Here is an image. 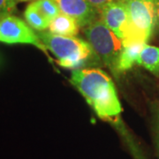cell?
<instances>
[{
	"instance_id": "3957f363",
	"label": "cell",
	"mask_w": 159,
	"mask_h": 159,
	"mask_svg": "<svg viewBox=\"0 0 159 159\" xmlns=\"http://www.w3.org/2000/svg\"><path fill=\"white\" fill-rule=\"evenodd\" d=\"M88 43L98 57L113 74H118V66L124 42L99 17L84 28Z\"/></svg>"
},
{
	"instance_id": "4fadbf2b",
	"label": "cell",
	"mask_w": 159,
	"mask_h": 159,
	"mask_svg": "<svg viewBox=\"0 0 159 159\" xmlns=\"http://www.w3.org/2000/svg\"><path fill=\"white\" fill-rule=\"evenodd\" d=\"M152 128L156 148L159 158V103L154 104L152 107Z\"/></svg>"
},
{
	"instance_id": "2e32d148",
	"label": "cell",
	"mask_w": 159,
	"mask_h": 159,
	"mask_svg": "<svg viewBox=\"0 0 159 159\" xmlns=\"http://www.w3.org/2000/svg\"><path fill=\"white\" fill-rule=\"evenodd\" d=\"M154 2H155L156 10H157V27L159 29V0H154Z\"/></svg>"
},
{
	"instance_id": "6da1fadb",
	"label": "cell",
	"mask_w": 159,
	"mask_h": 159,
	"mask_svg": "<svg viewBox=\"0 0 159 159\" xmlns=\"http://www.w3.org/2000/svg\"><path fill=\"white\" fill-rule=\"evenodd\" d=\"M71 82L102 120L116 122L122 111L112 80L96 67L74 69Z\"/></svg>"
},
{
	"instance_id": "9a60e30c",
	"label": "cell",
	"mask_w": 159,
	"mask_h": 159,
	"mask_svg": "<svg viewBox=\"0 0 159 159\" xmlns=\"http://www.w3.org/2000/svg\"><path fill=\"white\" fill-rule=\"evenodd\" d=\"M88 1L97 9L98 12H99V14H100V11L102 10V8L107 4L112 2L114 0H88Z\"/></svg>"
},
{
	"instance_id": "7a4b0ae2",
	"label": "cell",
	"mask_w": 159,
	"mask_h": 159,
	"mask_svg": "<svg viewBox=\"0 0 159 159\" xmlns=\"http://www.w3.org/2000/svg\"><path fill=\"white\" fill-rule=\"evenodd\" d=\"M37 34L46 49L56 57L59 66L65 68H84L102 62L88 41L52 34L50 31H38Z\"/></svg>"
},
{
	"instance_id": "8992f818",
	"label": "cell",
	"mask_w": 159,
	"mask_h": 159,
	"mask_svg": "<svg viewBox=\"0 0 159 159\" xmlns=\"http://www.w3.org/2000/svg\"><path fill=\"white\" fill-rule=\"evenodd\" d=\"M102 21L125 43L130 32L128 10L125 0H114L100 11Z\"/></svg>"
},
{
	"instance_id": "5b68a950",
	"label": "cell",
	"mask_w": 159,
	"mask_h": 159,
	"mask_svg": "<svg viewBox=\"0 0 159 159\" xmlns=\"http://www.w3.org/2000/svg\"><path fill=\"white\" fill-rule=\"evenodd\" d=\"M0 42L10 44H31L43 52L47 51L37 33L27 21L11 13L0 15Z\"/></svg>"
},
{
	"instance_id": "7c38bea8",
	"label": "cell",
	"mask_w": 159,
	"mask_h": 159,
	"mask_svg": "<svg viewBox=\"0 0 159 159\" xmlns=\"http://www.w3.org/2000/svg\"><path fill=\"white\" fill-rule=\"evenodd\" d=\"M32 2L50 22L61 12L54 0H35Z\"/></svg>"
},
{
	"instance_id": "277c9868",
	"label": "cell",
	"mask_w": 159,
	"mask_h": 159,
	"mask_svg": "<svg viewBox=\"0 0 159 159\" xmlns=\"http://www.w3.org/2000/svg\"><path fill=\"white\" fill-rule=\"evenodd\" d=\"M128 10L130 32L124 43L140 41L148 43L157 27V10L154 0H125Z\"/></svg>"
},
{
	"instance_id": "30bf717a",
	"label": "cell",
	"mask_w": 159,
	"mask_h": 159,
	"mask_svg": "<svg viewBox=\"0 0 159 159\" xmlns=\"http://www.w3.org/2000/svg\"><path fill=\"white\" fill-rule=\"evenodd\" d=\"M137 63L157 76H159V48L146 43L137 59Z\"/></svg>"
},
{
	"instance_id": "e0dca14e",
	"label": "cell",
	"mask_w": 159,
	"mask_h": 159,
	"mask_svg": "<svg viewBox=\"0 0 159 159\" xmlns=\"http://www.w3.org/2000/svg\"><path fill=\"white\" fill-rule=\"evenodd\" d=\"M27 1H35V0H20V2H27Z\"/></svg>"
},
{
	"instance_id": "5bb4252c",
	"label": "cell",
	"mask_w": 159,
	"mask_h": 159,
	"mask_svg": "<svg viewBox=\"0 0 159 159\" xmlns=\"http://www.w3.org/2000/svg\"><path fill=\"white\" fill-rule=\"evenodd\" d=\"M20 0H0V15L11 13L16 9Z\"/></svg>"
},
{
	"instance_id": "52a82bcc",
	"label": "cell",
	"mask_w": 159,
	"mask_h": 159,
	"mask_svg": "<svg viewBox=\"0 0 159 159\" xmlns=\"http://www.w3.org/2000/svg\"><path fill=\"white\" fill-rule=\"evenodd\" d=\"M60 11L74 18L80 28H85L100 17L97 9L88 0H54Z\"/></svg>"
},
{
	"instance_id": "9c48e42d",
	"label": "cell",
	"mask_w": 159,
	"mask_h": 159,
	"mask_svg": "<svg viewBox=\"0 0 159 159\" xmlns=\"http://www.w3.org/2000/svg\"><path fill=\"white\" fill-rule=\"evenodd\" d=\"M145 44L146 43L140 41H134L124 44V48L119 57L118 66L119 74L127 71L133 67L134 63L137 62L139 55Z\"/></svg>"
},
{
	"instance_id": "8fae6325",
	"label": "cell",
	"mask_w": 159,
	"mask_h": 159,
	"mask_svg": "<svg viewBox=\"0 0 159 159\" xmlns=\"http://www.w3.org/2000/svg\"><path fill=\"white\" fill-rule=\"evenodd\" d=\"M24 17L29 26L36 31H45L49 29L51 22L43 15L33 2L27 7L24 12Z\"/></svg>"
},
{
	"instance_id": "ba28073f",
	"label": "cell",
	"mask_w": 159,
	"mask_h": 159,
	"mask_svg": "<svg viewBox=\"0 0 159 159\" xmlns=\"http://www.w3.org/2000/svg\"><path fill=\"white\" fill-rule=\"evenodd\" d=\"M80 25L74 18L60 12L50 23L49 31L55 34L64 36H76L79 33Z\"/></svg>"
}]
</instances>
